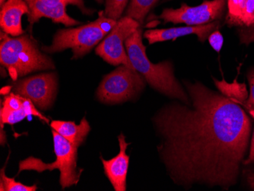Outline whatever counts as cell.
<instances>
[{"mask_svg":"<svg viewBox=\"0 0 254 191\" xmlns=\"http://www.w3.org/2000/svg\"><path fill=\"white\" fill-rule=\"evenodd\" d=\"M164 1H171V0H164Z\"/></svg>","mask_w":254,"mask_h":191,"instance_id":"26","label":"cell"},{"mask_svg":"<svg viewBox=\"0 0 254 191\" xmlns=\"http://www.w3.org/2000/svg\"><path fill=\"white\" fill-rule=\"evenodd\" d=\"M247 76H248L250 85V95L248 96V101L245 103V107L254 118V68H252L248 71Z\"/></svg>","mask_w":254,"mask_h":191,"instance_id":"20","label":"cell"},{"mask_svg":"<svg viewBox=\"0 0 254 191\" xmlns=\"http://www.w3.org/2000/svg\"><path fill=\"white\" fill-rule=\"evenodd\" d=\"M0 141H1V145H2L6 143V135H5V132H4L3 127H1V139H0Z\"/></svg>","mask_w":254,"mask_h":191,"instance_id":"23","label":"cell"},{"mask_svg":"<svg viewBox=\"0 0 254 191\" xmlns=\"http://www.w3.org/2000/svg\"><path fill=\"white\" fill-rule=\"evenodd\" d=\"M129 2V0H105V15L118 21L124 15Z\"/></svg>","mask_w":254,"mask_h":191,"instance_id":"19","label":"cell"},{"mask_svg":"<svg viewBox=\"0 0 254 191\" xmlns=\"http://www.w3.org/2000/svg\"><path fill=\"white\" fill-rule=\"evenodd\" d=\"M29 14V7L25 0H7L0 11L1 29L11 37L24 35L21 19L23 15L28 16Z\"/></svg>","mask_w":254,"mask_h":191,"instance_id":"13","label":"cell"},{"mask_svg":"<svg viewBox=\"0 0 254 191\" xmlns=\"http://www.w3.org/2000/svg\"><path fill=\"white\" fill-rule=\"evenodd\" d=\"M245 0H227V12L225 17V25L230 28L239 25L243 15Z\"/></svg>","mask_w":254,"mask_h":191,"instance_id":"17","label":"cell"},{"mask_svg":"<svg viewBox=\"0 0 254 191\" xmlns=\"http://www.w3.org/2000/svg\"><path fill=\"white\" fill-rule=\"evenodd\" d=\"M226 12L227 0H205L197 6L183 3L179 8H165L158 18L163 20L165 24L198 26L221 21Z\"/></svg>","mask_w":254,"mask_h":191,"instance_id":"7","label":"cell"},{"mask_svg":"<svg viewBox=\"0 0 254 191\" xmlns=\"http://www.w3.org/2000/svg\"><path fill=\"white\" fill-rule=\"evenodd\" d=\"M0 63L12 80L38 71L55 69L52 58L40 49L31 35L11 37L1 31Z\"/></svg>","mask_w":254,"mask_h":191,"instance_id":"3","label":"cell"},{"mask_svg":"<svg viewBox=\"0 0 254 191\" xmlns=\"http://www.w3.org/2000/svg\"><path fill=\"white\" fill-rule=\"evenodd\" d=\"M7 0H0V7L2 6L6 2Z\"/></svg>","mask_w":254,"mask_h":191,"instance_id":"24","label":"cell"},{"mask_svg":"<svg viewBox=\"0 0 254 191\" xmlns=\"http://www.w3.org/2000/svg\"><path fill=\"white\" fill-rule=\"evenodd\" d=\"M251 141L249 156H248V158L246 160L244 161V164H245V165H251V164L254 163V129Z\"/></svg>","mask_w":254,"mask_h":191,"instance_id":"22","label":"cell"},{"mask_svg":"<svg viewBox=\"0 0 254 191\" xmlns=\"http://www.w3.org/2000/svg\"><path fill=\"white\" fill-rule=\"evenodd\" d=\"M29 7L28 22L32 26L41 18H49L54 23H61L65 27L81 25L80 21L69 16L67 13L68 5L76 6L86 15H93V10L87 8L84 0H25Z\"/></svg>","mask_w":254,"mask_h":191,"instance_id":"10","label":"cell"},{"mask_svg":"<svg viewBox=\"0 0 254 191\" xmlns=\"http://www.w3.org/2000/svg\"><path fill=\"white\" fill-rule=\"evenodd\" d=\"M146 83L144 77L135 69L120 65L104 76L96 91L97 99L109 105L129 102L139 96Z\"/></svg>","mask_w":254,"mask_h":191,"instance_id":"6","label":"cell"},{"mask_svg":"<svg viewBox=\"0 0 254 191\" xmlns=\"http://www.w3.org/2000/svg\"><path fill=\"white\" fill-rule=\"evenodd\" d=\"M215 85L221 93L233 102L245 106L248 99V92L245 83H239L236 79L232 83H228L225 79L218 81L213 78Z\"/></svg>","mask_w":254,"mask_h":191,"instance_id":"15","label":"cell"},{"mask_svg":"<svg viewBox=\"0 0 254 191\" xmlns=\"http://www.w3.org/2000/svg\"><path fill=\"white\" fill-rule=\"evenodd\" d=\"M221 21H215L207 25L198 26L175 27V28H164V29H150L144 32V38L148 44L165 42L171 40H175L181 37L195 35L200 42L204 43L208 40L209 35L215 30L219 29Z\"/></svg>","mask_w":254,"mask_h":191,"instance_id":"11","label":"cell"},{"mask_svg":"<svg viewBox=\"0 0 254 191\" xmlns=\"http://www.w3.org/2000/svg\"><path fill=\"white\" fill-rule=\"evenodd\" d=\"M95 1H96V2H98V4L105 3V0H95Z\"/></svg>","mask_w":254,"mask_h":191,"instance_id":"25","label":"cell"},{"mask_svg":"<svg viewBox=\"0 0 254 191\" xmlns=\"http://www.w3.org/2000/svg\"><path fill=\"white\" fill-rule=\"evenodd\" d=\"M138 21L122 16L109 34L98 44L95 54L112 65H125L134 69L126 50L125 42L138 28Z\"/></svg>","mask_w":254,"mask_h":191,"instance_id":"8","label":"cell"},{"mask_svg":"<svg viewBox=\"0 0 254 191\" xmlns=\"http://www.w3.org/2000/svg\"><path fill=\"white\" fill-rule=\"evenodd\" d=\"M120 152L118 155L110 160H105L101 157L105 169V175L109 180L115 191H127V178L129 168V156L127 154V147L129 143L126 141L124 133L118 136Z\"/></svg>","mask_w":254,"mask_h":191,"instance_id":"12","label":"cell"},{"mask_svg":"<svg viewBox=\"0 0 254 191\" xmlns=\"http://www.w3.org/2000/svg\"><path fill=\"white\" fill-rule=\"evenodd\" d=\"M51 127L78 148L85 142L91 131V127L85 118H82L78 125L74 121H53Z\"/></svg>","mask_w":254,"mask_h":191,"instance_id":"14","label":"cell"},{"mask_svg":"<svg viewBox=\"0 0 254 191\" xmlns=\"http://www.w3.org/2000/svg\"><path fill=\"white\" fill-rule=\"evenodd\" d=\"M54 153L56 160L45 163L41 159L28 157L21 160L18 167V174L23 171H35L38 173L45 171H60V185L63 190L78 185L83 169L78 168V147L52 129Z\"/></svg>","mask_w":254,"mask_h":191,"instance_id":"5","label":"cell"},{"mask_svg":"<svg viewBox=\"0 0 254 191\" xmlns=\"http://www.w3.org/2000/svg\"><path fill=\"white\" fill-rule=\"evenodd\" d=\"M117 22L116 20L107 17L105 11H101L95 21L75 28L58 30L52 44L50 46H43L41 50L46 54H54L71 49L73 54L72 59H79L98 46Z\"/></svg>","mask_w":254,"mask_h":191,"instance_id":"4","label":"cell"},{"mask_svg":"<svg viewBox=\"0 0 254 191\" xmlns=\"http://www.w3.org/2000/svg\"><path fill=\"white\" fill-rule=\"evenodd\" d=\"M127 55L134 69L145 78L154 90L171 99L190 104V99L178 78L169 61L153 64L148 60L142 43V30L139 28L125 42Z\"/></svg>","mask_w":254,"mask_h":191,"instance_id":"2","label":"cell"},{"mask_svg":"<svg viewBox=\"0 0 254 191\" xmlns=\"http://www.w3.org/2000/svg\"><path fill=\"white\" fill-rule=\"evenodd\" d=\"M4 167L0 172V190L2 191H36L38 187L36 185L27 186L21 182L15 181V178H8L5 175Z\"/></svg>","mask_w":254,"mask_h":191,"instance_id":"18","label":"cell"},{"mask_svg":"<svg viewBox=\"0 0 254 191\" xmlns=\"http://www.w3.org/2000/svg\"><path fill=\"white\" fill-rule=\"evenodd\" d=\"M208 41L214 51H216L217 53L220 52L223 46L224 38L219 30H215L213 31L208 38Z\"/></svg>","mask_w":254,"mask_h":191,"instance_id":"21","label":"cell"},{"mask_svg":"<svg viewBox=\"0 0 254 191\" xmlns=\"http://www.w3.org/2000/svg\"><path fill=\"white\" fill-rule=\"evenodd\" d=\"M158 1L159 0H129L124 16L135 20L142 26L147 15L157 5Z\"/></svg>","mask_w":254,"mask_h":191,"instance_id":"16","label":"cell"},{"mask_svg":"<svg viewBox=\"0 0 254 191\" xmlns=\"http://www.w3.org/2000/svg\"><path fill=\"white\" fill-rule=\"evenodd\" d=\"M58 89L56 72H44L14 81L12 92L31 100L38 109L47 111L54 105Z\"/></svg>","mask_w":254,"mask_h":191,"instance_id":"9","label":"cell"},{"mask_svg":"<svg viewBox=\"0 0 254 191\" xmlns=\"http://www.w3.org/2000/svg\"><path fill=\"white\" fill-rule=\"evenodd\" d=\"M190 104L175 100L152 121L160 159L175 185L228 191L238 182L252 123L239 104L199 82L184 81Z\"/></svg>","mask_w":254,"mask_h":191,"instance_id":"1","label":"cell"}]
</instances>
